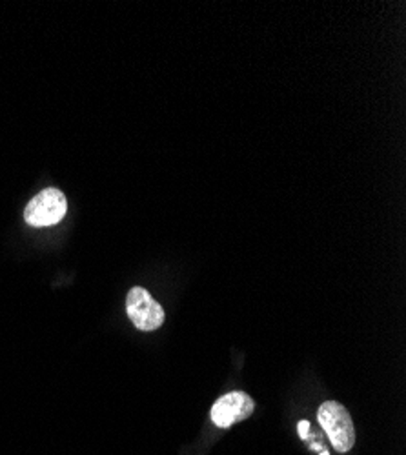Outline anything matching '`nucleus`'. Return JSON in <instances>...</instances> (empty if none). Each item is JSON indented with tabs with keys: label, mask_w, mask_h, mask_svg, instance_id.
Masks as SVG:
<instances>
[{
	"label": "nucleus",
	"mask_w": 406,
	"mask_h": 455,
	"mask_svg": "<svg viewBox=\"0 0 406 455\" xmlns=\"http://www.w3.org/2000/svg\"><path fill=\"white\" fill-rule=\"evenodd\" d=\"M319 425L330 437L331 446L339 453H346L355 444V428L348 410L338 401H326L317 411Z\"/></svg>",
	"instance_id": "nucleus-1"
},
{
	"label": "nucleus",
	"mask_w": 406,
	"mask_h": 455,
	"mask_svg": "<svg viewBox=\"0 0 406 455\" xmlns=\"http://www.w3.org/2000/svg\"><path fill=\"white\" fill-rule=\"evenodd\" d=\"M66 212H68L66 196L57 188H48L28 203L24 210V220L35 228L53 226L64 219Z\"/></svg>",
	"instance_id": "nucleus-2"
},
{
	"label": "nucleus",
	"mask_w": 406,
	"mask_h": 455,
	"mask_svg": "<svg viewBox=\"0 0 406 455\" xmlns=\"http://www.w3.org/2000/svg\"><path fill=\"white\" fill-rule=\"evenodd\" d=\"M126 312L135 328L142 331H154L164 323V310L159 302L150 295V291L135 286L128 291Z\"/></svg>",
	"instance_id": "nucleus-3"
},
{
	"label": "nucleus",
	"mask_w": 406,
	"mask_h": 455,
	"mask_svg": "<svg viewBox=\"0 0 406 455\" xmlns=\"http://www.w3.org/2000/svg\"><path fill=\"white\" fill-rule=\"evenodd\" d=\"M255 403L244 392H230L223 397H219L211 406V421L219 428H230L235 423L246 421L253 413Z\"/></svg>",
	"instance_id": "nucleus-4"
},
{
	"label": "nucleus",
	"mask_w": 406,
	"mask_h": 455,
	"mask_svg": "<svg viewBox=\"0 0 406 455\" xmlns=\"http://www.w3.org/2000/svg\"><path fill=\"white\" fill-rule=\"evenodd\" d=\"M298 430H299V437L301 439H308V434H310V423L308 421H301L299 425H298Z\"/></svg>",
	"instance_id": "nucleus-5"
},
{
	"label": "nucleus",
	"mask_w": 406,
	"mask_h": 455,
	"mask_svg": "<svg viewBox=\"0 0 406 455\" xmlns=\"http://www.w3.org/2000/svg\"><path fill=\"white\" fill-rule=\"evenodd\" d=\"M321 455H330L326 450H321Z\"/></svg>",
	"instance_id": "nucleus-6"
}]
</instances>
